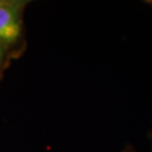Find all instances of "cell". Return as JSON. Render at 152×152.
Here are the masks:
<instances>
[{
  "mask_svg": "<svg viewBox=\"0 0 152 152\" xmlns=\"http://www.w3.org/2000/svg\"><path fill=\"white\" fill-rule=\"evenodd\" d=\"M29 1L0 0V45L7 48L20 38L23 14Z\"/></svg>",
  "mask_w": 152,
  "mask_h": 152,
  "instance_id": "1",
  "label": "cell"
},
{
  "mask_svg": "<svg viewBox=\"0 0 152 152\" xmlns=\"http://www.w3.org/2000/svg\"><path fill=\"white\" fill-rule=\"evenodd\" d=\"M121 152H136V149L132 144L127 143V144L124 145V147L121 149Z\"/></svg>",
  "mask_w": 152,
  "mask_h": 152,
  "instance_id": "2",
  "label": "cell"
},
{
  "mask_svg": "<svg viewBox=\"0 0 152 152\" xmlns=\"http://www.w3.org/2000/svg\"><path fill=\"white\" fill-rule=\"evenodd\" d=\"M148 139H149V142H150V150L152 152V129L148 130Z\"/></svg>",
  "mask_w": 152,
  "mask_h": 152,
  "instance_id": "3",
  "label": "cell"
},
{
  "mask_svg": "<svg viewBox=\"0 0 152 152\" xmlns=\"http://www.w3.org/2000/svg\"><path fill=\"white\" fill-rule=\"evenodd\" d=\"M143 3L145 5H147V6H149V7L152 9V0H144Z\"/></svg>",
  "mask_w": 152,
  "mask_h": 152,
  "instance_id": "4",
  "label": "cell"
},
{
  "mask_svg": "<svg viewBox=\"0 0 152 152\" xmlns=\"http://www.w3.org/2000/svg\"><path fill=\"white\" fill-rule=\"evenodd\" d=\"M3 50H4V48L2 47V45H0V61H1V57H2V53Z\"/></svg>",
  "mask_w": 152,
  "mask_h": 152,
  "instance_id": "5",
  "label": "cell"
}]
</instances>
